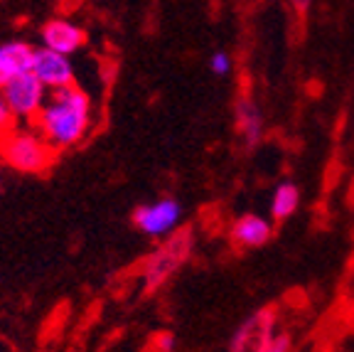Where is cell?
I'll return each mask as SVG.
<instances>
[{
	"label": "cell",
	"mask_w": 354,
	"mask_h": 352,
	"mask_svg": "<svg viewBox=\"0 0 354 352\" xmlns=\"http://www.w3.org/2000/svg\"><path fill=\"white\" fill-rule=\"evenodd\" d=\"M12 126H15V118H12L10 109L6 104V96H3V89H0V136L10 131Z\"/></svg>",
	"instance_id": "5bb4252c"
},
{
	"label": "cell",
	"mask_w": 354,
	"mask_h": 352,
	"mask_svg": "<svg viewBox=\"0 0 354 352\" xmlns=\"http://www.w3.org/2000/svg\"><path fill=\"white\" fill-rule=\"evenodd\" d=\"M300 207V190L295 182L286 180V182H278L276 190H273V197H271V215L273 220H288V217H293Z\"/></svg>",
	"instance_id": "7c38bea8"
},
{
	"label": "cell",
	"mask_w": 354,
	"mask_h": 352,
	"mask_svg": "<svg viewBox=\"0 0 354 352\" xmlns=\"http://www.w3.org/2000/svg\"><path fill=\"white\" fill-rule=\"evenodd\" d=\"M192 244H194V234L189 227L177 229L175 234L165 239L160 247L155 249L145 259L143 269H140V281H143V291L153 293L175 274L185 261L189 259L192 254Z\"/></svg>",
	"instance_id": "3957f363"
},
{
	"label": "cell",
	"mask_w": 354,
	"mask_h": 352,
	"mask_svg": "<svg viewBox=\"0 0 354 352\" xmlns=\"http://www.w3.org/2000/svg\"><path fill=\"white\" fill-rule=\"evenodd\" d=\"M3 96H6V104L10 109L12 118L22 123L37 121L39 111H42L44 101L50 96V91L42 87L37 77L32 72L22 74V77L12 79L6 89H3Z\"/></svg>",
	"instance_id": "277c9868"
},
{
	"label": "cell",
	"mask_w": 354,
	"mask_h": 352,
	"mask_svg": "<svg viewBox=\"0 0 354 352\" xmlns=\"http://www.w3.org/2000/svg\"><path fill=\"white\" fill-rule=\"evenodd\" d=\"M232 67H234V62L227 52H214V55L209 57V69L216 77H227V74L232 72Z\"/></svg>",
	"instance_id": "4fadbf2b"
},
{
	"label": "cell",
	"mask_w": 354,
	"mask_h": 352,
	"mask_svg": "<svg viewBox=\"0 0 354 352\" xmlns=\"http://www.w3.org/2000/svg\"><path fill=\"white\" fill-rule=\"evenodd\" d=\"M236 131L246 148H254L263 138V114L251 96H241L236 101Z\"/></svg>",
	"instance_id": "8fae6325"
},
{
	"label": "cell",
	"mask_w": 354,
	"mask_h": 352,
	"mask_svg": "<svg viewBox=\"0 0 354 352\" xmlns=\"http://www.w3.org/2000/svg\"><path fill=\"white\" fill-rule=\"evenodd\" d=\"M35 47L25 42H3L0 44V89H6L12 79L32 72Z\"/></svg>",
	"instance_id": "9c48e42d"
},
{
	"label": "cell",
	"mask_w": 354,
	"mask_h": 352,
	"mask_svg": "<svg viewBox=\"0 0 354 352\" xmlns=\"http://www.w3.org/2000/svg\"><path fill=\"white\" fill-rule=\"evenodd\" d=\"M0 185H3V173H0Z\"/></svg>",
	"instance_id": "e0dca14e"
},
{
	"label": "cell",
	"mask_w": 354,
	"mask_h": 352,
	"mask_svg": "<svg viewBox=\"0 0 354 352\" xmlns=\"http://www.w3.org/2000/svg\"><path fill=\"white\" fill-rule=\"evenodd\" d=\"M0 158L8 168L25 175H39L50 170L57 158L52 148L35 126H12L0 136Z\"/></svg>",
	"instance_id": "7a4b0ae2"
},
{
	"label": "cell",
	"mask_w": 354,
	"mask_h": 352,
	"mask_svg": "<svg viewBox=\"0 0 354 352\" xmlns=\"http://www.w3.org/2000/svg\"><path fill=\"white\" fill-rule=\"evenodd\" d=\"M155 347H158V352H172V347H175V337L167 335V333H162V335L155 337Z\"/></svg>",
	"instance_id": "2e32d148"
},
{
	"label": "cell",
	"mask_w": 354,
	"mask_h": 352,
	"mask_svg": "<svg viewBox=\"0 0 354 352\" xmlns=\"http://www.w3.org/2000/svg\"><path fill=\"white\" fill-rule=\"evenodd\" d=\"M183 220V204L172 197H160L150 204H143L133 212V222L145 237H170L177 231V225Z\"/></svg>",
	"instance_id": "5b68a950"
},
{
	"label": "cell",
	"mask_w": 354,
	"mask_h": 352,
	"mask_svg": "<svg viewBox=\"0 0 354 352\" xmlns=\"http://www.w3.org/2000/svg\"><path fill=\"white\" fill-rule=\"evenodd\" d=\"M276 308H261L234 331L229 352H263L276 337Z\"/></svg>",
	"instance_id": "8992f818"
},
{
	"label": "cell",
	"mask_w": 354,
	"mask_h": 352,
	"mask_svg": "<svg viewBox=\"0 0 354 352\" xmlns=\"http://www.w3.org/2000/svg\"><path fill=\"white\" fill-rule=\"evenodd\" d=\"M91 126V101L74 84L62 91H52L39 111L35 128L55 150L72 148L86 136Z\"/></svg>",
	"instance_id": "6da1fadb"
},
{
	"label": "cell",
	"mask_w": 354,
	"mask_h": 352,
	"mask_svg": "<svg viewBox=\"0 0 354 352\" xmlns=\"http://www.w3.org/2000/svg\"><path fill=\"white\" fill-rule=\"evenodd\" d=\"M290 350H293L290 335H286V333H276V337L268 342V347H266L263 352H290Z\"/></svg>",
	"instance_id": "9a60e30c"
},
{
	"label": "cell",
	"mask_w": 354,
	"mask_h": 352,
	"mask_svg": "<svg viewBox=\"0 0 354 352\" xmlns=\"http://www.w3.org/2000/svg\"><path fill=\"white\" fill-rule=\"evenodd\" d=\"M273 234L271 222L261 215H241L232 225V239L234 244H239L241 249H259L263 244H268Z\"/></svg>",
	"instance_id": "30bf717a"
},
{
	"label": "cell",
	"mask_w": 354,
	"mask_h": 352,
	"mask_svg": "<svg viewBox=\"0 0 354 352\" xmlns=\"http://www.w3.org/2000/svg\"><path fill=\"white\" fill-rule=\"evenodd\" d=\"M32 74L42 82L47 91H62L74 87V67L69 57L57 55L44 47H35L32 52Z\"/></svg>",
	"instance_id": "52a82bcc"
},
{
	"label": "cell",
	"mask_w": 354,
	"mask_h": 352,
	"mask_svg": "<svg viewBox=\"0 0 354 352\" xmlns=\"http://www.w3.org/2000/svg\"><path fill=\"white\" fill-rule=\"evenodd\" d=\"M39 37H42L44 50H52L64 57L77 52L86 42V33L79 25H74L69 20H62V17H55V20L47 22L42 28V33H39Z\"/></svg>",
	"instance_id": "ba28073f"
}]
</instances>
